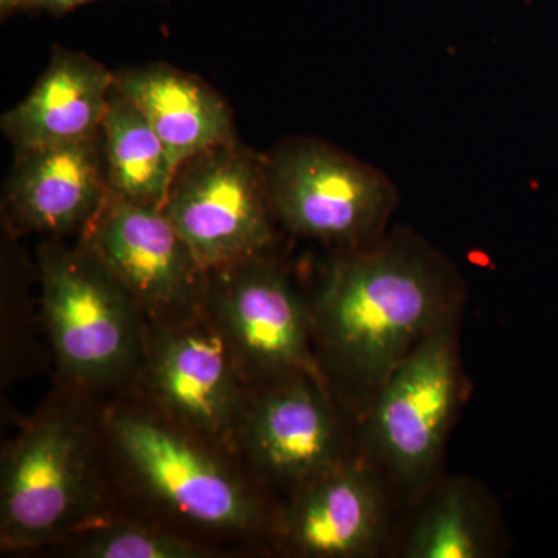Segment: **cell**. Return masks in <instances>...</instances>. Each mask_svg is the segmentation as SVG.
I'll use <instances>...</instances> for the list:
<instances>
[{
    "label": "cell",
    "instance_id": "1",
    "mask_svg": "<svg viewBox=\"0 0 558 558\" xmlns=\"http://www.w3.org/2000/svg\"><path fill=\"white\" fill-rule=\"evenodd\" d=\"M464 296L457 266L405 227L341 252L310 301L315 351L328 387L365 413L396 366L461 314Z\"/></svg>",
    "mask_w": 558,
    "mask_h": 558
},
{
    "label": "cell",
    "instance_id": "2",
    "mask_svg": "<svg viewBox=\"0 0 558 558\" xmlns=\"http://www.w3.org/2000/svg\"><path fill=\"white\" fill-rule=\"evenodd\" d=\"M106 450L163 526L194 538L253 539L275 527L255 476L229 451L172 424L143 402L101 414Z\"/></svg>",
    "mask_w": 558,
    "mask_h": 558
},
{
    "label": "cell",
    "instance_id": "3",
    "mask_svg": "<svg viewBox=\"0 0 558 558\" xmlns=\"http://www.w3.org/2000/svg\"><path fill=\"white\" fill-rule=\"evenodd\" d=\"M101 414L57 402L35 414L10 444L0 480V545L27 550L64 542L116 517Z\"/></svg>",
    "mask_w": 558,
    "mask_h": 558
},
{
    "label": "cell",
    "instance_id": "4",
    "mask_svg": "<svg viewBox=\"0 0 558 558\" xmlns=\"http://www.w3.org/2000/svg\"><path fill=\"white\" fill-rule=\"evenodd\" d=\"M43 317L58 369L78 395L134 379L146 319L126 289L76 244L49 241L39 250Z\"/></svg>",
    "mask_w": 558,
    "mask_h": 558
},
{
    "label": "cell",
    "instance_id": "5",
    "mask_svg": "<svg viewBox=\"0 0 558 558\" xmlns=\"http://www.w3.org/2000/svg\"><path fill=\"white\" fill-rule=\"evenodd\" d=\"M266 167L275 216L290 233L341 252L388 233L399 193L379 168L312 137L279 143Z\"/></svg>",
    "mask_w": 558,
    "mask_h": 558
},
{
    "label": "cell",
    "instance_id": "6",
    "mask_svg": "<svg viewBox=\"0 0 558 558\" xmlns=\"http://www.w3.org/2000/svg\"><path fill=\"white\" fill-rule=\"evenodd\" d=\"M134 379L143 392L140 402L238 457L253 389L207 310L175 322L146 323Z\"/></svg>",
    "mask_w": 558,
    "mask_h": 558
},
{
    "label": "cell",
    "instance_id": "7",
    "mask_svg": "<svg viewBox=\"0 0 558 558\" xmlns=\"http://www.w3.org/2000/svg\"><path fill=\"white\" fill-rule=\"evenodd\" d=\"M458 333L459 315L433 330L362 414L369 462L403 486H424L435 475L464 398Z\"/></svg>",
    "mask_w": 558,
    "mask_h": 558
},
{
    "label": "cell",
    "instance_id": "8",
    "mask_svg": "<svg viewBox=\"0 0 558 558\" xmlns=\"http://www.w3.org/2000/svg\"><path fill=\"white\" fill-rule=\"evenodd\" d=\"M163 211L207 271L269 255L277 241L266 156L240 142L185 161Z\"/></svg>",
    "mask_w": 558,
    "mask_h": 558
},
{
    "label": "cell",
    "instance_id": "9",
    "mask_svg": "<svg viewBox=\"0 0 558 558\" xmlns=\"http://www.w3.org/2000/svg\"><path fill=\"white\" fill-rule=\"evenodd\" d=\"M205 310L253 391L296 374L325 379L310 301L270 255L208 271Z\"/></svg>",
    "mask_w": 558,
    "mask_h": 558
},
{
    "label": "cell",
    "instance_id": "10",
    "mask_svg": "<svg viewBox=\"0 0 558 558\" xmlns=\"http://www.w3.org/2000/svg\"><path fill=\"white\" fill-rule=\"evenodd\" d=\"M78 245L126 289L146 323L175 322L205 310L208 271L163 208L109 193Z\"/></svg>",
    "mask_w": 558,
    "mask_h": 558
},
{
    "label": "cell",
    "instance_id": "11",
    "mask_svg": "<svg viewBox=\"0 0 558 558\" xmlns=\"http://www.w3.org/2000/svg\"><path fill=\"white\" fill-rule=\"evenodd\" d=\"M238 458L256 481L290 495L348 459L326 380L296 374L255 389Z\"/></svg>",
    "mask_w": 558,
    "mask_h": 558
},
{
    "label": "cell",
    "instance_id": "12",
    "mask_svg": "<svg viewBox=\"0 0 558 558\" xmlns=\"http://www.w3.org/2000/svg\"><path fill=\"white\" fill-rule=\"evenodd\" d=\"M388 505L379 469L344 459L290 495L277 517L279 545L306 558H366L387 535Z\"/></svg>",
    "mask_w": 558,
    "mask_h": 558
},
{
    "label": "cell",
    "instance_id": "13",
    "mask_svg": "<svg viewBox=\"0 0 558 558\" xmlns=\"http://www.w3.org/2000/svg\"><path fill=\"white\" fill-rule=\"evenodd\" d=\"M108 196L100 132L16 156L3 191V219L14 234L80 236Z\"/></svg>",
    "mask_w": 558,
    "mask_h": 558
},
{
    "label": "cell",
    "instance_id": "14",
    "mask_svg": "<svg viewBox=\"0 0 558 558\" xmlns=\"http://www.w3.org/2000/svg\"><path fill=\"white\" fill-rule=\"evenodd\" d=\"M116 73L87 54L57 47L27 97L3 113V134L16 156L97 137Z\"/></svg>",
    "mask_w": 558,
    "mask_h": 558
},
{
    "label": "cell",
    "instance_id": "15",
    "mask_svg": "<svg viewBox=\"0 0 558 558\" xmlns=\"http://www.w3.org/2000/svg\"><path fill=\"white\" fill-rule=\"evenodd\" d=\"M116 86L148 119L174 171L205 150L240 142L229 102L193 73L140 65L116 73Z\"/></svg>",
    "mask_w": 558,
    "mask_h": 558
},
{
    "label": "cell",
    "instance_id": "16",
    "mask_svg": "<svg viewBox=\"0 0 558 558\" xmlns=\"http://www.w3.org/2000/svg\"><path fill=\"white\" fill-rule=\"evenodd\" d=\"M109 193L121 199L165 207L174 168L148 119L113 86L101 126Z\"/></svg>",
    "mask_w": 558,
    "mask_h": 558
},
{
    "label": "cell",
    "instance_id": "17",
    "mask_svg": "<svg viewBox=\"0 0 558 558\" xmlns=\"http://www.w3.org/2000/svg\"><path fill=\"white\" fill-rule=\"evenodd\" d=\"M480 495L468 481L440 484L411 531L405 557L484 558L492 554V535Z\"/></svg>",
    "mask_w": 558,
    "mask_h": 558
},
{
    "label": "cell",
    "instance_id": "18",
    "mask_svg": "<svg viewBox=\"0 0 558 558\" xmlns=\"http://www.w3.org/2000/svg\"><path fill=\"white\" fill-rule=\"evenodd\" d=\"M69 553L83 558H209L219 550L153 520L112 517L65 538Z\"/></svg>",
    "mask_w": 558,
    "mask_h": 558
},
{
    "label": "cell",
    "instance_id": "19",
    "mask_svg": "<svg viewBox=\"0 0 558 558\" xmlns=\"http://www.w3.org/2000/svg\"><path fill=\"white\" fill-rule=\"evenodd\" d=\"M92 2H98V0H22V5L24 11H46L54 16H61ZM159 2H168V0H159Z\"/></svg>",
    "mask_w": 558,
    "mask_h": 558
},
{
    "label": "cell",
    "instance_id": "20",
    "mask_svg": "<svg viewBox=\"0 0 558 558\" xmlns=\"http://www.w3.org/2000/svg\"><path fill=\"white\" fill-rule=\"evenodd\" d=\"M17 11H24L22 0H0V14H2L3 20L17 13Z\"/></svg>",
    "mask_w": 558,
    "mask_h": 558
}]
</instances>
